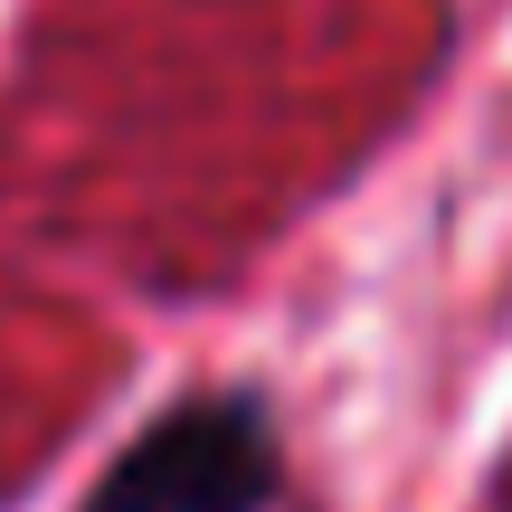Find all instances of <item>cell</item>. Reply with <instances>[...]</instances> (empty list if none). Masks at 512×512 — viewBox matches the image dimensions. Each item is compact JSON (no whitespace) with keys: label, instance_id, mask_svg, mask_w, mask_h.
I'll list each match as a JSON object with an SVG mask.
<instances>
[{"label":"cell","instance_id":"6da1fadb","mask_svg":"<svg viewBox=\"0 0 512 512\" xmlns=\"http://www.w3.org/2000/svg\"><path fill=\"white\" fill-rule=\"evenodd\" d=\"M275 494V437L247 399L190 408V418L152 427L124 465H114L95 512H256Z\"/></svg>","mask_w":512,"mask_h":512}]
</instances>
